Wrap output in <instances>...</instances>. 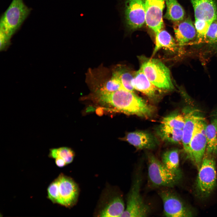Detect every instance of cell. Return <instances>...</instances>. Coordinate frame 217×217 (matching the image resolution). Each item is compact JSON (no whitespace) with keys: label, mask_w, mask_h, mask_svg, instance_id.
<instances>
[{"label":"cell","mask_w":217,"mask_h":217,"mask_svg":"<svg viewBox=\"0 0 217 217\" xmlns=\"http://www.w3.org/2000/svg\"><path fill=\"white\" fill-rule=\"evenodd\" d=\"M99 102L112 106L118 111L130 115L148 118L154 112L153 106L145 100L123 87L112 92H104Z\"/></svg>","instance_id":"cell-1"},{"label":"cell","mask_w":217,"mask_h":217,"mask_svg":"<svg viewBox=\"0 0 217 217\" xmlns=\"http://www.w3.org/2000/svg\"><path fill=\"white\" fill-rule=\"evenodd\" d=\"M51 186L53 203L70 208L76 203L79 188L71 178L61 173L51 183Z\"/></svg>","instance_id":"cell-2"},{"label":"cell","mask_w":217,"mask_h":217,"mask_svg":"<svg viewBox=\"0 0 217 217\" xmlns=\"http://www.w3.org/2000/svg\"><path fill=\"white\" fill-rule=\"evenodd\" d=\"M31 8L23 0H12L0 18V29L10 38L20 29L30 14Z\"/></svg>","instance_id":"cell-3"},{"label":"cell","mask_w":217,"mask_h":217,"mask_svg":"<svg viewBox=\"0 0 217 217\" xmlns=\"http://www.w3.org/2000/svg\"><path fill=\"white\" fill-rule=\"evenodd\" d=\"M148 175L151 185L154 187H172L181 178L167 169L152 153L147 155Z\"/></svg>","instance_id":"cell-4"},{"label":"cell","mask_w":217,"mask_h":217,"mask_svg":"<svg viewBox=\"0 0 217 217\" xmlns=\"http://www.w3.org/2000/svg\"><path fill=\"white\" fill-rule=\"evenodd\" d=\"M140 68L157 87L168 90L174 89L170 71L160 61L154 58L146 59L142 63Z\"/></svg>","instance_id":"cell-5"},{"label":"cell","mask_w":217,"mask_h":217,"mask_svg":"<svg viewBox=\"0 0 217 217\" xmlns=\"http://www.w3.org/2000/svg\"><path fill=\"white\" fill-rule=\"evenodd\" d=\"M204 155L199 169L196 189L200 197L209 196L216 185L217 175L215 162L212 155Z\"/></svg>","instance_id":"cell-6"},{"label":"cell","mask_w":217,"mask_h":217,"mask_svg":"<svg viewBox=\"0 0 217 217\" xmlns=\"http://www.w3.org/2000/svg\"><path fill=\"white\" fill-rule=\"evenodd\" d=\"M141 182L140 174H137L133 180L126 206L121 217H146L149 214V207L144 202L140 193Z\"/></svg>","instance_id":"cell-7"},{"label":"cell","mask_w":217,"mask_h":217,"mask_svg":"<svg viewBox=\"0 0 217 217\" xmlns=\"http://www.w3.org/2000/svg\"><path fill=\"white\" fill-rule=\"evenodd\" d=\"M206 124L204 118L199 115L189 144L187 156L193 161L199 169L205 155L207 146L206 134Z\"/></svg>","instance_id":"cell-8"},{"label":"cell","mask_w":217,"mask_h":217,"mask_svg":"<svg viewBox=\"0 0 217 217\" xmlns=\"http://www.w3.org/2000/svg\"><path fill=\"white\" fill-rule=\"evenodd\" d=\"M124 12L127 28L131 30L141 28L145 22V0H125Z\"/></svg>","instance_id":"cell-9"},{"label":"cell","mask_w":217,"mask_h":217,"mask_svg":"<svg viewBox=\"0 0 217 217\" xmlns=\"http://www.w3.org/2000/svg\"><path fill=\"white\" fill-rule=\"evenodd\" d=\"M162 201L164 214L170 217H188L192 213L182 201L171 191L162 190L159 193Z\"/></svg>","instance_id":"cell-10"},{"label":"cell","mask_w":217,"mask_h":217,"mask_svg":"<svg viewBox=\"0 0 217 217\" xmlns=\"http://www.w3.org/2000/svg\"><path fill=\"white\" fill-rule=\"evenodd\" d=\"M145 22L155 33L162 29L165 0H145Z\"/></svg>","instance_id":"cell-11"},{"label":"cell","mask_w":217,"mask_h":217,"mask_svg":"<svg viewBox=\"0 0 217 217\" xmlns=\"http://www.w3.org/2000/svg\"><path fill=\"white\" fill-rule=\"evenodd\" d=\"M173 28L178 45L180 48L196 37L195 26L189 18L175 22Z\"/></svg>","instance_id":"cell-12"},{"label":"cell","mask_w":217,"mask_h":217,"mask_svg":"<svg viewBox=\"0 0 217 217\" xmlns=\"http://www.w3.org/2000/svg\"><path fill=\"white\" fill-rule=\"evenodd\" d=\"M195 19L212 22L217 19V6L215 0H190Z\"/></svg>","instance_id":"cell-13"},{"label":"cell","mask_w":217,"mask_h":217,"mask_svg":"<svg viewBox=\"0 0 217 217\" xmlns=\"http://www.w3.org/2000/svg\"><path fill=\"white\" fill-rule=\"evenodd\" d=\"M131 84L134 90L141 92L152 100H156L159 97L160 89L150 82L140 68L134 74Z\"/></svg>","instance_id":"cell-14"},{"label":"cell","mask_w":217,"mask_h":217,"mask_svg":"<svg viewBox=\"0 0 217 217\" xmlns=\"http://www.w3.org/2000/svg\"><path fill=\"white\" fill-rule=\"evenodd\" d=\"M125 138L129 143L138 149H153L159 144L158 140L154 135L143 131L130 132Z\"/></svg>","instance_id":"cell-15"},{"label":"cell","mask_w":217,"mask_h":217,"mask_svg":"<svg viewBox=\"0 0 217 217\" xmlns=\"http://www.w3.org/2000/svg\"><path fill=\"white\" fill-rule=\"evenodd\" d=\"M185 123L182 129V142L184 150L188 156L189 151V144L193 135L195 123L199 115L198 110H188L184 111Z\"/></svg>","instance_id":"cell-16"},{"label":"cell","mask_w":217,"mask_h":217,"mask_svg":"<svg viewBox=\"0 0 217 217\" xmlns=\"http://www.w3.org/2000/svg\"><path fill=\"white\" fill-rule=\"evenodd\" d=\"M155 46L153 55L161 49L175 52L178 49L177 45L173 37L166 30L162 29L156 33Z\"/></svg>","instance_id":"cell-17"},{"label":"cell","mask_w":217,"mask_h":217,"mask_svg":"<svg viewBox=\"0 0 217 217\" xmlns=\"http://www.w3.org/2000/svg\"><path fill=\"white\" fill-rule=\"evenodd\" d=\"M124 200L120 196L112 198L100 211V217H121L125 209Z\"/></svg>","instance_id":"cell-18"},{"label":"cell","mask_w":217,"mask_h":217,"mask_svg":"<svg viewBox=\"0 0 217 217\" xmlns=\"http://www.w3.org/2000/svg\"><path fill=\"white\" fill-rule=\"evenodd\" d=\"M161 162L170 171L181 177L179 168V153L178 149H171L165 152L162 155Z\"/></svg>","instance_id":"cell-19"},{"label":"cell","mask_w":217,"mask_h":217,"mask_svg":"<svg viewBox=\"0 0 217 217\" xmlns=\"http://www.w3.org/2000/svg\"><path fill=\"white\" fill-rule=\"evenodd\" d=\"M157 133L164 141L173 144L182 142V129L172 128L161 124L157 129Z\"/></svg>","instance_id":"cell-20"},{"label":"cell","mask_w":217,"mask_h":217,"mask_svg":"<svg viewBox=\"0 0 217 217\" xmlns=\"http://www.w3.org/2000/svg\"><path fill=\"white\" fill-rule=\"evenodd\" d=\"M167 9L164 17L174 22L184 18L185 11L177 0H166Z\"/></svg>","instance_id":"cell-21"},{"label":"cell","mask_w":217,"mask_h":217,"mask_svg":"<svg viewBox=\"0 0 217 217\" xmlns=\"http://www.w3.org/2000/svg\"><path fill=\"white\" fill-rule=\"evenodd\" d=\"M207 146L206 154L212 155L217 153V135L215 127L212 122L206 128Z\"/></svg>","instance_id":"cell-22"},{"label":"cell","mask_w":217,"mask_h":217,"mask_svg":"<svg viewBox=\"0 0 217 217\" xmlns=\"http://www.w3.org/2000/svg\"><path fill=\"white\" fill-rule=\"evenodd\" d=\"M75 154L71 148L62 147L57 148L51 149L49 150V157L55 159L59 158L63 159L67 164L71 163L73 161Z\"/></svg>","instance_id":"cell-23"},{"label":"cell","mask_w":217,"mask_h":217,"mask_svg":"<svg viewBox=\"0 0 217 217\" xmlns=\"http://www.w3.org/2000/svg\"><path fill=\"white\" fill-rule=\"evenodd\" d=\"M212 22L195 19L194 26L196 31V41L197 44H201L205 42L207 32Z\"/></svg>","instance_id":"cell-24"},{"label":"cell","mask_w":217,"mask_h":217,"mask_svg":"<svg viewBox=\"0 0 217 217\" xmlns=\"http://www.w3.org/2000/svg\"><path fill=\"white\" fill-rule=\"evenodd\" d=\"M184 115L178 113L171 114L164 117L161 124L170 127L182 129L184 125Z\"/></svg>","instance_id":"cell-25"},{"label":"cell","mask_w":217,"mask_h":217,"mask_svg":"<svg viewBox=\"0 0 217 217\" xmlns=\"http://www.w3.org/2000/svg\"><path fill=\"white\" fill-rule=\"evenodd\" d=\"M205 42L212 50L217 51V19L210 24L207 32Z\"/></svg>","instance_id":"cell-26"},{"label":"cell","mask_w":217,"mask_h":217,"mask_svg":"<svg viewBox=\"0 0 217 217\" xmlns=\"http://www.w3.org/2000/svg\"><path fill=\"white\" fill-rule=\"evenodd\" d=\"M0 50H5L9 45L11 38L9 37L2 30L0 29Z\"/></svg>","instance_id":"cell-27"},{"label":"cell","mask_w":217,"mask_h":217,"mask_svg":"<svg viewBox=\"0 0 217 217\" xmlns=\"http://www.w3.org/2000/svg\"><path fill=\"white\" fill-rule=\"evenodd\" d=\"M55 159L56 165L59 167H64L67 165L65 161L61 158H57Z\"/></svg>","instance_id":"cell-28"},{"label":"cell","mask_w":217,"mask_h":217,"mask_svg":"<svg viewBox=\"0 0 217 217\" xmlns=\"http://www.w3.org/2000/svg\"><path fill=\"white\" fill-rule=\"evenodd\" d=\"M212 122L214 124L216 130L217 135V117L214 119Z\"/></svg>","instance_id":"cell-29"}]
</instances>
